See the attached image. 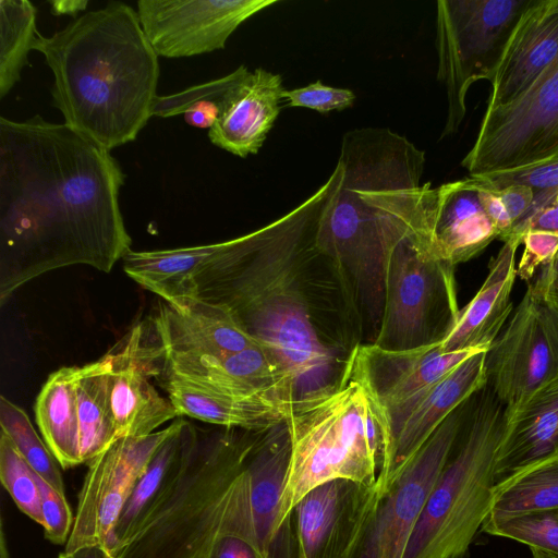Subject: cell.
Here are the masks:
<instances>
[{"label": "cell", "instance_id": "2", "mask_svg": "<svg viewBox=\"0 0 558 558\" xmlns=\"http://www.w3.org/2000/svg\"><path fill=\"white\" fill-rule=\"evenodd\" d=\"M424 166L425 153L390 129H354L342 137L316 246L351 311L371 324L374 341L393 252L410 239L434 242L433 187L421 181Z\"/></svg>", "mask_w": 558, "mask_h": 558}, {"label": "cell", "instance_id": "51", "mask_svg": "<svg viewBox=\"0 0 558 558\" xmlns=\"http://www.w3.org/2000/svg\"><path fill=\"white\" fill-rule=\"evenodd\" d=\"M556 158H558V157H556Z\"/></svg>", "mask_w": 558, "mask_h": 558}, {"label": "cell", "instance_id": "49", "mask_svg": "<svg viewBox=\"0 0 558 558\" xmlns=\"http://www.w3.org/2000/svg\"><path fill=\"white\" fill-rule=\"evenodd\" d=\"M0 557L1 558H10L9 549H8L7 542H5L3 520H1Z\"/></svg>", "mask_w": 558, "mask_h": 558}, {"label": "cell", "instance_id": "47", "mask_svg": "<svg viewBox=\"0 0 558 558\" xmlns=\"http://www.w3.org/2000/svg\"><path fill=\"white\" fill-rule=\"evenodd\" d=\"M59 558H117L110 549L100 544L86 545L74 550H64Z\"/></svg>", "mask_w": 558, "mask_h": 558}, {"label": "cell", "instance_id": "5", "mask_svg": "<svg viewBox=\"0 0 558 558\" xmlns=\"http://www.w3.org/2000/svg\"><path fill=\"white\" fill-rule=\"evenodd\" d=\"M290 457L281 512L314 487L332 480L374 485L388 466L391 423L350 353L338 380L293 401L284 421Z\"/></svg>", "mask_w": 558, "mask_h": 558}, {"label": "cell", "instance_id": "19", "mask_svg": "<svg viewBox=\"0 0 558 558\" xmlns=\"http://www.w3.org/2000/svg\"><path fill=\"white\" fill-rule=\"evenodd\" d=\"M290 457L284 423L259 432L246 461L253 523L265 558H300L294 519L281 502Z\"/></svg>", "mask_w": 558, "mask_h": 558}, {"label": "cell", "instance_id": "23", "mask_svg": "<svg viewBox=\"0 0 558 558\" xmlns=\"http://www.w3.org/2000/svg\"><path fill=\"white\" fill-rule=\"evenodd\" d=\"M284 92L280 74L244 65L208 131L210 142L241 158L257 154L280 113Z\"/></svg>", "mask_w": 558, "mask_h": 558}, {"label": "cell", "instance_id": "44", "mask_svg": "<svg viewBox=\"0 0 558 558\" xmlns=\"http://www.w3.org/2000/svg\"><path fill=\"white\" fill-rule=\"evenodd\" d=\"M477 178V177H475ZM478 180V197L481 204L498 232V239L506 242L511 239L513 225L496 191L484 180Z\"/></svg>", "mask_w": 558, "mask_h": 558}, {"label": "cell", "instance_id": "1", "mask_svg": "<svg viewBox=\"0 0 558 558\" xmlns=\"http://www.w3.org/2000/svg\"><path fill=\"white\" fill-rule=\"evenodd\" d=\"M110 151L65 123L0 118V304L48 271L110 272L131 250Z\"/></svg>", "mask_w": 558, "mask_h": 558}, {"label": "cell", "instance_id": "14", "mask_svg": "<svg viewBox=\"0 0 558 558\" xmlns=\"http://www.w3.org/2000/svg\"><path fill=\"white\" fill-rule=\"evenodd\" d=\"M106 356L109 403L119 438L147 436L180 416L149 379L161 374L165 356L150 320L137 323Z\"/></svg>", "mask_w": 558, "mask_h": 558}, {"label": "cell", "instance_id": "42", "mask_svg": "<svg viewBox=\"0 0 558 558\" xmlns=\"http://www.w3.org/2000/svg\"><path fill=\"white\" fill-rule=\"evenodd\" d=\"M529 231L558 234V189L534 193L532 205L513 227L512 238L520 242Z\"/></svg>", "mask_w": 558, "mask_h": 558}, {"label": "cell", "instance_id": "32", "mask_svg": "<svg viewBox=\"0 0 558 558\" xmlns=\"http://www.w3.org/2000/svg\"><path fill=\"white\" fill-rule=\"evenodd\" d=\"M558 511V453L496 484L487 519Z\"/></svg>", "mask_w": 558, "mask_h": 558}, {"label": "cell", "instance_id": "31", "mask_svg": "<svg viewBox=\"0 0 558 558\" xmlns=\"http://www.w3.org/2000/svg\"><path fill=\"white\" fill-rule=\"evenodd\" d=\"M108 368L106 354L96 362L77 366L76 397L83 463H88L119 438L109 403Z\"/></svg>", "mask_w": 558, "mask_h": 558}, {"label": "cell", "instance_id": "33", "mask_svg": "<svg viewBox=\"0 0 558 558\" xmlns=\"http://www.w3.org/2000/svg\"><path fill=\"white\" fill-rule=\"evenodd\" d=\"M202 558H265L253 523L246 466L230 488L221 519Z\"/></svg>", "mask_w": 558, "mask_h": 558}, {"label": "cell", "instance_id": "40", "mask_svg": "<svg viewBox=\"0 0 558 558\" xmlns=\"http://www.w3.org/2000/svg\"><path fill=\"white\" fill-rule=\"evenodd\" d=\"M37 481L40 490L41 526L45 530V537L57 545L66 543L74 524V518L65 495L39 475H37Z\"/></svg>", "mask_w": 558, "mask_h": 558}, {"label": "cell", "instance_id": "27", "mask_svg": "<svg viewBox=\"0 0 558 558\" xmlns=\"http://www.w3.org/2000/svg\"><path fill=\"white\" fill-rule=\"evenodd\" d=\"M557 453L558 377L518 410L505 414L495 464L496 484Z\"/></svg>", "mask_w": 558, "mask_h": 558}, {"label": "cell", "instance_id": "10", "mask_svg": "<svg viewBox=\"0 0 558 558\" xmlns=\"http://www.w3.org/2000/svg\"><path fill=\"white\" fill-rule=\"evenodd\" d=\"M469 401L439 425L387 487L377 486L344 558H403L424 504L465 425Z\"/></svg>", "mask_w": 558, "mask_h": 558}, {"label": "cell", "instance_id": "26", "mask_svg": "<svg viewBox=\"0 0 558 558\" xmlns=\"http://www.w3.org/2000/svg\"><path fill=\"white\" fill-rule=\"evenodd\" d=\"M520 242H504L488 264V274L474 298L439 342L444 352L487 351L512 311L510 299L517 277L515 253Z\"/></svg>", "mask_w": 558, "mask_h": 558}, {"label": "cell", "instance_id": "11", "mask_svg": "<svg viewBox=\"0 0 558 558\" xmlns=\"http://www.w3.org/2000/svg\"><path fill=\"white\" fill-rule=\"evenodd\" d=\"M558 157V58L515 100L485 110L461 161L470 177Z\"/></svg>", "mask_w": 558, "mask_h": 558}, {"label": "cell", "instance_id": "22", "mask_svg": "<svg viewBox=\"0 0 558 558\" xmlns=\"http://www.w3.org/2000/svg\"><path fill=\"white\" fill-rule=\"evenodd\" d=\"M558 58V0H532L521 14L492 83L486 110L520 97Z\"/></svg>", "mask_w": 558, "mask_h": 558}, {"label": "cell", "instance_id": "34", "mask_svg": "<svg viewBox=\"0 0 558 558\" xmlns=\"http://www.w3.org/2000/svg\"><path fill=\"white\" fill-rule=\"evenodd\" d=\"M37 10L28 0H0V99L21 78L38 36Z\"/></svg>", "mask_w": 558, "mask_h": 558}, {"label": "cell", "instance_id": "25", "mask_svg": "<svg viewBox=\"0 0 558 558\" xmlns=\"http://www.w3.org/2000/svg\"><path fill=\"white\" fill-rule=\"evenodd\" d=\"M432 223L436 254L453 266L474 258L498 239L481 204L475 177L433 187Z\"/></svg>", "mask_w": 558, "mask_h": 558}, {"label": "cell", "instance_id": "18", "mask_svg": "<svg viewBox=\"0 0 558 558\" xmlns=\"http://www.w3.org/2000/svg\"><path fill=\"white\" fill-rule=\"evenodd\" d=\"M377 492L351 480H332L307 492L293 508L300 558H344Z\"/></svg>", "mask_w": 558, "mask_h": 558}, {"label": "cell", "instance_id": "41", "mask_svg": "<svg viewBox=\"0 0 558 558\" xmlns=\"http://www.w3.org/2000/svg\"><path fill=\"white\" fill-rule=\"evenodd\" d=\"M283 99L288 107H301L328 113L352 107L355 94L351 89L333 87L316 81L303 87L286 90Z\"/></svg>", "mask_w": 558, "mask_h": 558}, {"label": "cell", "instance_id": "17", "mask_svg": "<svg viewBox=\"0 0 558 558\" xmlns=\"http://www.w3.org/2000/svg\"><path fill=\"white\" fill-rule=\"evenodd\" d=\"M485 386L486 351H477L396 413L390 418L389 463L377 486L387 487L439 425Z\"/></svg>", "mask_w": 558, "mask_h": 558}, {"label": "cell", "instance_id": "8", "mask_svg": "<svg viewBox=\"0 0 558 558\" xmlns=\"http://www.w3.org/2000/svg\"><path fill=\"white\" fill-rule=\"evenodd\" d=\"M531 1H437V78L447 94V117L440 138L459 130L471 85L480 80L493 81L509 38Z\"/></svg>", "mask_w": 558, "mask_h": 558}, {"label": "cell", "instance_id": "29", "mask_svg": "<svg viewBox=\"0 0 558 558\" xmlns=\"http://www.w3.org/2000/svg\"><path fill=\"white\" fill-rule=\"evenodd\" d=\"M220 247L221 242L171 250H130L122 258L123 269L167 303L196 298L194 277Z\"/></svg>", "mask_w": 558, "mask_h": 558}, {"label": "cell", "instance_id": "39", "mask_svg": "<svg viewBox=\"0 0 558 558\" xmlns=\"http://www.w3.org/2000/svg\"><path fill=\"white\" fill-rule=\"evenodd\" d=\"M490 187L499 190L509 185L520 184L533 190L534 193L558 189V158L537 163L477 175Z\"/></svg>", "mask_w": 558, "mask_h": 558}, {"label": "cell", "instance_id": "4", "mask_svg": "<svg viewBox=\"0 0 558 558\" xmlns=\"http://www.w3.org/2000/svg\"><path fill=\"white\" fill-rule=\"evenodd\" d=\"M34 50L53 74L52 105L64 123L101 148L134 141L153 116L158 56L129 4L110 1L38 34Z\"/></svg>", "mask_w": 558, "mask_h": 558}, {"label": "cell", "instance_id": "21", "mask_svg": "<svg viewBox=\"0 0 558 558\" xmlns=\"http://www.w3.org/2000/svg\"><path fill=\"white\" fill-rule=\"evenodd\" d=\"M150 322L165 356L225 355L262 345L228 310L197 298L162 301Z\"/></svg>", "mask_w": 558, "mask_h": 558}, {"label": "cell", "instance_id": "50", "mask_svg": "<svg viewBox=\"0 0 558 558\" xmlns=\"http://www.w3.org/2000/svg\"><path fill=\"white\" fill-rule=\"evenodd\" d=\"M531 558H557L541 550L531 549Z\"/></svg>", "mask_w": 558, "mask_h": 558}, {"label": "cell", "instance_id": "28", "mask_svg": "<svg viewBox=\"0 0 558 558\" xmlns=\"http://www.w3.org/2000/svg\"><path fill=\"white\" fill-rule=\"evenodd\" d=\"M160 385L180 416L187 415L225 428L267 430L284 423L289 410L267 398L218 393L170 376H162Z\"/></svg>", "mask_w": 558, "mask_h": 558}, {"label": "cell", "instance_id": "35", "mask_svg": "<svg viewBox=\"0 0 558 558\" xmlns=\"http://www.w3.org/2000/svg\"><path fill=\"white\" fill-rule=\"evenodd\" d=\"M243 68L244 65H240L228 75L172 95L157 96L153 116L168 118L183 114L189 125L209 131L219 119L226 95L241 75Z\"/></svg>", "mask_w": 558, "mask_h": 558}, {"label": "cell", "instance_id": "3", "mask_svg": "<svg viewBox=\"0 0 558 558\" xmlns=\"http://www.w3.org/2000/svg\"><path fill=\"white\" fill-rule=\"evenodd\" d=\"M338 169L311 196L253 232L221 242L194 277L196 298L228 310L292 376L296 399L332 383V355L312 320L302 270L319 251L316 234ZM295 399V400H296Z\"/></svg>", "mask_w": 558, "mask_h": 558}, {"label": "cell", "instance_id": "38", "mask_svg": "<svg viewBox=\"0 0 558 558\" xmlns=\"http://www.w3.org/2000/svg\"><path fill=\"white\" fill-rule=\"evenodd\" d=\"M0 478L20 510L41 525L37 474L3 432H0Z\"/></svg>", "mask_w": 558, "mask_h": 558}, {"label": "cell", "instance_id": "20", "mask_svg": "<svg viewBox=\"0 0 558 558\" xmlns=\"http://www.w3.org/2000/svg\"><path fill=\"white\" fill-rule=\"evenodd\" d=\"M354 351L389 418L477 351L444 352L439 343L404 351L357 344Z\"/></svg>", "mask_w": 558, "mask_h": 558}, {"label": "cell", "instance_id": "46", "mask_svg": "<svg viewBox=\"0 0 558 558\" xmlns=\"http://www.w3.org/2000/svg\"><path fill=\"white\" fill-rule=\"evenodd\" d=\"M495 191L514 227L532 205L533 190L525 185L513 184Z\"/></svg>", "mask_w": 558, "mask_h": 558}, {"label": "cell", "instance_id": "24", "mask_svg": "<svg viewBox=\"0 0 558 558\" xmlns=\"http://www.w3.org/2000/svg\"><path fill=\"white\" fill-rule=\"evenodd\" d=\"M199 430L181 416L135 483L112 531L108 548L116 554L147 525L178 484L198 441Z\"/></svg>", "mask_w": 558, "mask_h": 558}, {"label": "cell", "instance_id": "16", "mask_svg": "<svg viewBox=\"0 0 558 558\" xmlns=\"http://www.w3.org/2000/svg\"><path fill=\"white\" fill-rule=\"evenodd\" d=\"M160 375L218 393L267 398L288 409L296 398L292 376L264 345L225 355L163 356Z\"/></svg>", "mask_w": 558, "mask_h": 558}, {"label": "cell", "instance_id": "7", "mask_svg": "<svg viewBox=\"0 0 558 558\" xmlns=\"http://www.w3.org/2000/svg\"><path fill=\"white\" fill-rule=\"evenodd\" d=\"M259 432L205 433L173 492L117 558H202Z\"/></svg>", "mask_w": 558, "mask_h": 558}, {"label": "cell", "instance_id": "45", "mask_svg": "<svg viewBox=\"0 0 558 558\" xmlns=\"http://www.w3.org/2000/svg\"><path fill=\"white\" fill-rule=\"evenodd\" d=\"M527 288L558 314V250Z\"/></svg>", "mask_w": 558, "mask_h": 558}, {"label": "cell", "instance_id": "12", "mask_svg": "<svg viewBox=\"0 0 558 558\" xmlns=\"http://www.w3.org/2000/svg\"><path fill=\"white\" fill-rule=\"evenodd\" d=\"M486 374L506 415L558 377V314L529 288L486 351Z\"/></svg>", "mask_w": 558, "mask_h": 558}, {"label": "cell", "instance_id": "36", "mask_svg": "<svg viewBox=\"0 0 558 558\" xmlns=\"http://www.w3.org/2000/svg\"><path fill=\"white\" fill-rule=\"evenodd\" d=\"M0 426L35 473L64 493L58 461L38 436L25 411L4 396L0 397Z\"/></svg>", "mask_w": 558, "mask_h": 558}, {"label": "cell", "instance_id": "48", "mask_svg": "<svg viewBox=\"0 0 558 558\" xmlns=\"http://www.w3.org/2000/svg\"><path fill=\"white\" fill-rule=\"evenodd\" d=\"M51 13L54 15L68 14L75 16L80 11L86 10L88 1L86 0H54L49 2Z\"/></svg>", "mask_w": 558, "mask_h": 558}, {"label": "cell", "instance_id": "43", "mask_svg": "<svg viewBox=\"0 0 558 558\" xmlns=\"http://www.w3.org/2000/svg\"><path fill=\"white\" fill-rule=\"evenodd\" d=\"M523 253L517 266V276L530 281L536 271L546 265L558 250V234L529 231L521 239Z\"/></svg>", "mask_w": 558, "mask_h": 558}, {"label": "cell", "instance_id": "30", "mask_svg": "<svg viewBox=\"0 0 558 558\" xmlns=\"http://www.w3.org/2000/svg\"><path fill=\"white\" fill-rule=\"evenodd\" d=\"M77 366L51 373L35 404L37 425L62 469L82 464L76 397Z\"/></svg>", "mask_w": 558, "mask_h": 558}, {"label": "cell", "instance_id": "9", "mask_svg": "<svg viewBox=\"0 0 558 558\" xmlns=\"http://www.w3.org/2000/svg\"><path fill=\"white\" fill-rule=\"evenodd\" d=\"M454 267L436 254L433 241L402 242L390 258L383 317L373 344L404 351L439 343L460 311Z\"/></svg>", "mask_w": 558, "mask_h": 558}, {"label": "cell", "instance_id": "6", "mask_svg": "<svg viewBox=\"0 0 558 558\" xmlns=\"http://www.w3.org/2000/svg\"><path fill=\"white\" fill-rule=\"evenodd\" d=\"M480 392L403 558H463L489 514L505 409L488 386Z\"/></svg>", "mask_w": 558, "mask_h": 558}, {"label": "cell", "instance_id": "37", "mask_svg": "<svg viewBox=\"0 0 558 558\" xmlns=\"http://www.w3.org/2000/svg\"><path fill=\"white\" fill-rule=\"evenodd\" d=\"M482 531L513 539L558 558V511L486 519Z\"/></svg>", "mask_w": 558, "mask_h": 558}, {"label": "cell", "instance_id": "15", "mask_svg": "<svg viewBox=\"0 0 558 558\" xmlns=\"http://www.w3.org/2000/svg\"><path fill=\"white\" fill-rule=\"evenodd\" d=\"M277 0H138L141 26L158 57L221 50L247 19Z\"/></svg>", "mask_w": 558, "mask_h": 558}, {"label": "cell", "instance_id": "13", "mask_svg": "<svg viewBox=\"0 0 558 558\" xmlns=\"http://www.w3.org/2000/svg\"><path fill=\"white\" fill-rule=\"evenodd\" d=\"M173 427L174 422L147 436L120 437L88 462L64 550L95 544L108 547L135 483Z\"/></svg>", "mask_w": 558, "mask_h": 558}]
</instances>
